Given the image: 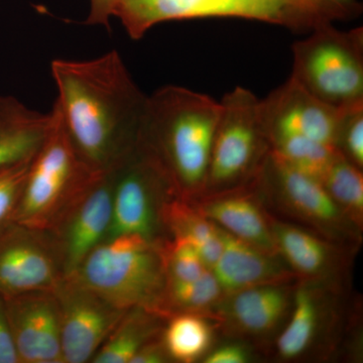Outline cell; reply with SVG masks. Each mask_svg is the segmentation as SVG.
I'll return each mask as SVG.
<instances>
[{"instance_id":"obj_1","label":"cell","mask_w":363,"mask_h":363,"mask_svg":"<svg viewBox=\"0 0 363 363\" xmlns=\"http://www.w3.org/2000/svg\"><path fill=\"white\" fill-rule=\"evenodd\" d=\"M55 106L79 155L99 172H111L138 145L147 96L135 84L121 55L87 61L54 60Z\"/></svg>"},{"instance_id":"obj_2","label":"cell","mask_w":363,"mask_h":363,"mask_svg":"<svg viewBox=\"0 0 363 363\" xmlns=\"http://www.w3.org/2000/svg\"><path fill=\"white\" fill-rule=\"evenodd\" d=\"M220 101L166 86L147 96L138 145L184 194L204 190Z\"/></svg>"},{"instance_id":"obj_3","label":"cell","mask_w":363,"mask_h":363,"mask_svg":"<svg viewBox=\"0 0 363 363\" xmlns=\"http://www.w3.org/2000/svg\"><path fill=\"white\" fill-rule=\"evenodd\" d=\"M50 114L49 130L30 162L14 223L52 233L105 173L79 155L55 105Z\"/></svg>"},{"instance_id":"obj_4","label":"cell","mask_w":363,"mask_h":363,"mask_svg":"<svg viewBox=\"0 0 363 363\" xmlns=\"http://www.w3.org/2000/svg\"><path fill=\"white\" fill-rule=\"evenodd\" d=\"M74 274L121 309L143 308L162 317L166 274L160 245L150 238H107Z\"/></svg>"},{"instance_id":"obj_5","label":"cell","mask_w":363,"mask_h":363,"mask_svg":"<svg viewBox=\"0 0 363 363\" xmlns=\"http://www.w3.org/2000/svg\"><path fill=\"white\" fill-rule=\"evenodd\" d=\"M293 45L292 78L320 101L341 109L363 102V28H312Z\"/></svg>"},{"instance_id":"obj_6","label":"cell","mask_w":363,"mask_h":363,"mask_svg":"<svg viewBox=\"0 0 363 363\" xmlns=\"http://www.w3.org/2000/svg\"><path fill=\"white\" fill-rule=\"evenodd\" d=\"M269 154L260 99L247 88H234L220 101L204 189L219 192L250 183Z\"/></svg>"},{"instance_id":"obj_7","label":"cell","mask_w":363,"mask_h":363,"mask_svg":"<svg viewBox=\"0 0 363 363\" xmlns=\"http://www.w3.org/2000/svg\"><path fill=\"white\" fill-rule=\"evenodd\" d=\"M131 39L171 21L234 18L264 21L294 30L320 25L296 0H121L116 11Z\"/></svg>"},{"instance_id":"obj_8","label":"cell","mask_w":363,"mask_h":363,"mask_svg":"<svg viewBox=\"0 0 363 363\" xmlns=\"http://www.w3.org/2000/svg\"><path fill=\"white\" fill-rule=\"evenodd\" d=\"M54 293L59 306L64 363L91 362L126 310L98 295L75 274L60 279Z\"/></svg>"},{"instance_id":"obj_9","label":"cell","mask_w":363,"mask_h":363,"mask_svg":"<svg viewBox=\"0 0 363 363\" xmlns=\"http://www.w3.org/2000/svg\"><path fill=\"white\" fill-rule=\"evenodd\" d=\"M111 173L112 216L107 238L133 234L152 240L155 204L162 195L174 192L168 178L138 145Z\"/></svg>"},{"instance_id":"obj_10","label":"cell","mask_w":363,"mask_h":363,"mask_svg":"<svg viewBox=\"0 0 363 363\" xmlns=\"http://www.w3.org/2000/svg\"><path fill=\"white\" fill-rule=\"evenodd\" d=\"M58 245L48 231L13 223L0 234V296L54 290L63 278Z\"/></svg>"},{"instance_id":"obj_11","label":"cell","mask_w":363,"mask_h":363,"mask_svg":"<svg viewBox=\"0 0 363 363\" xmlns=\"http://www.w3.org/2000/svg\"><path fill=\"white\" fill-rule=\"evenodd\" d=\"M260 108L269 145L307 140L334 147L340 109L320 101L292 78L260 99Z\"/></svg>"},{"instance_id":"obj_12","label":"cell","mask_w":363,"mask_h":363,"mask_svg":"<svg viewBox=\"0 0 363 363\" xmlns=\"http://www.w3.org/2000/svg\"><path fill=\"white\" fill-rule=\"evenodd\" d=\"M4 298L20 363H64L59 306L54 290Z\"/></svg>"},{"instance_id":"obj_13","label":"cell","mask_w":363,"mask_h":363,"mask_svg":"<svg viewBox=\"0 0 363 363\" xmlns=\"http://www.w3.org/2000/svg\"><path fill=\"white\" fill-rule=\"evenodd\" d=\"M112 173L107 172L51 233L58 245L64 276L77 272L88 255L108 235L112 216Z\"/></svg>"},{"instance_id":"obj_14","label":"cell","mask_w":363,"mask_h":363,"mask_svg":"<svg viewBox=\"0 0 363 363\" xmlns=\"http://www.w3.org/2000/svg\"><path fill=\"white\" fill-rule=\"evenodd\" d=\"M262 177L286 204L308 220L324 226H335L341 221L342 210L321 181L292 168L272 152Z\"/></svg>"},{"instance_id":"obj_15","label":"cell","mask_w":363,"mask_h":363,"mask_svg":"<svg viewBox=\"0 0 363 363\" xmlns=\"http://www.w3.org/2000/svg\"><path fill=\"white\" fill-rule=\"evenodd\" d=\"M223 248L214 264L215 278L224 293L233 294L252 286L281 283L288 272L264 252L223 230Z\"/></svg>"},{"instance_id":"obj_16","label":"cell","mask_w":363,"mask_h":363,"mask_svg":"<svg viewBox=\"0 0 363 363\" xmlns=\"http://www.w3.org/2000/svg\"><path fill=\"white\" fill-rule=\"evenodd\" d=\"M197 209L231 235L272 255L278 252L274 233L255 198L247 193L219 191Z\"/></svg>"},{"instance_id":"obj_17","label":"cell","mask_w":363,"mask_h":363,"mask_svg":"<svg viewBox=\"0 0 363 363\" xmlns=\"http://www.w3.org/2000/svg\"><path fill=\"white\" fill-rule=\"evenodd\" d=\"M50 123L51 114L40 113L16 98L0 95V169L35 156Z\"/></svg>"},{"instance_id":"obj_18","label":"cell","mask_w":363,"mask_h":363,"mask_svg":"<svg viewBox=\"0 0 363 363\" xmlns=\"http://www.w3.org/2000/svg\"><path fill=\"white\" fill-rule=\"evenodd\" d=\"M233 295L227 305V315L240 330L264 334L274 329L289 306L288 292L279 283L245 289Z\"/></svg>"},{"instance_id":"obj_19","label":"cell","mask_w":363,"mask_h":363,"mask_svg":"<svg viewBox=\"0 0 363 363\" xmlns=\"http://www.w3.org/2000/svg\"><path fill=\"white\" fill-rule=\"evenodd\" d=\"M161 216L174 238L190 243L205 266L213 269L223 248V231L197 209L180 200L164 203Z\"/></svg>"},{"instance_id":"obj_20","label":"cell","mask_w":363,"mask_h":363,"mask_svg":"<svg viewBox=\"0 0 363 363\" xmlns=\"http://www.w3.org/2000/svg\"><path fill=\"white\" fill-rule=\"evenodd\" d=\"M157 316L143 308L126 310L91 362L130 363L136 352L156 336Z\"/></svg>"},{"instance_id":"obj_21","label":"cell","mask_w":363,"mask_h":363,"mask_svg":"<svg viewBox=\"0 0 363 363\" xmlns=\"http://www.w3.org/2000/svg\"><path fill=\"white\" fill-rule=\"evenodd\" d=\"M278 252L296 272L316 276L330 264V250L323 241L298 227L276 224L272 228Z\"/></svg>"},{"instance_id":"obj_22","label":"cell","mask_w":363,"mask_h":363,"mask_svg":"<svg viewBox=\"0 0 363 363\" xmlns=\"http://www.w3.org/2000/svg\"><path fill=\"white\" fill-rule=\"evenodd\" d=\"M212 340L207 322L196 313H178L171 318L164 330V343L169 357L190 363L204 355Z\"/></svg>"},{"instance_id":"obj_23","label":"cell","mask_w":363,"mask_h":363,"mask_svg":"<svg viewBox=\"0 0 363 363\" xmlns=\"http://www.w3.org/2000/svg\"><path fill=\"white\" fill-rule=\"evenodd\" d=\"M320 181L342 212L350 215L357 223L362 221V169L338 155Z\"/></svg>"},{"instance_id":"obj_24","label":"cell","mask_w":363,"mask_h":363,"mask_svg":"<svg viewBox=\"0 0 363 363\" xmlns=\"http://www.w3.org/2000/svg\"><path fill=\"white\" fill-rule=\"evenodd\" d=\"M223 293L211 269L199 278L185 283L166 284L162 316L178 313H195L216 303Z\"/></svg>"},{"instance_id":"obj_25","label":"cell","mask_w":363,"mask_h":363,"mask_svg":"<svg viewBox=\"0 0 363 363\" xmlns=\"http://www.w3.org/2000/svg\"><path fill=\"white\" fill-rule=\"evenodd\" d=\"M318 323L316 301L307 289H300L296 294L295 308L288 326L278 340L281 357H298L311 344Z\"/></svg>"},{"instance_id":"obj_26","label":"cell","mask_w":363,"mask_h":363,"mask_svg":"<svg viewBox=\"0 0 363 363\" xmlns=\"http://www.w3.org/2000/svg\"><path fill=\"white\" fill-rule=\"evenodd\" d=\"M166 284L185 283L199 278L208 267L199 253L187 241L174 238L160 245Z\"/></svg>"},{"instance_id":"obj_27","label":"cell","mask_w":363,"mask_h":363,"mask_svg":"<svg viewBox=\"0 0 363 363\" xmlns=\"http://www.w3.org/2000/svg\"><path fill=\"white\" fill-rule=\"evenodd\" d=\"M334 147L351 164L363 167V102L339 111Z\"/></svg>"},{"instance_id":"obj_28","label":"cell","mask_w":363,"mask_h":363,"mask_svg":"<svg viewBox=\"0 0 363 363\" xmlns=\"http://www.w3.org/2000/svg\"><path fill=\"white\" fill-rule=\"evenodd\" d=\"M33 157L0 169V234L14 223Z\"/></svg>"},{"instance_id":"obj_29","label":"cell","mask_w":363,"mask_h":363,"mask_svg":"<svg viewBox=\"0 0 363 363\" xmlns=\"http://www.w3.org/2000/svg\"><path fill=\"white\" fill-rule=\"evenodd\" d=\"M319 23L350 21L362 13L359 0H296Z\"/></svg>"},{"instance_id":"obj_30","label":"cell","mask_w":363,"mask_h":363,"mask_svg":"<svg viewBox=\"0 0 363 363\" xmlns=\"http://www.w3.org/2000/svg\"><path fill=\"white\" fill-rule=\"evenodd\" d=\"M0 363H20L11 338L6 302L0 296Z\"/></svg>"},{"instance_id":"obj_31","label":"cell","mask_w":363,"mask_h":363,"mask_svg":"<svg viewBox=\"0 0 363 363\" xmlns=\"http://www.w3.org/2000/svg\"><path fill=\"white\" fill-rule=\"evenodd\" d=\"M121 0H90V11L85 25L102 26L109 28V21Z\"/></svg>"},{"instance_id":"obj_32","label":"cell","mask_w":363,"mask_h":363,"mask_svg":"<svg viewBox=\"0 0 363 363\" xmlns=\"http://www.w3.org/2000/svg\"><path fill=\"white\" fill-rule=\"evenodd\" d=\"M248 360V353L242 346L224 345L207 355L206 363H245Z\"/></svg>"},{"instance_id":"obj_33","label":"cell","mask_w":363,"mask_h":363,"mask_svg":"<svg viewBox=\"0 0 363 363\" xmlns=\"http://www.w3.org/2000/svg\"><path fill=\"white\" fill-rule=\"evenodd\" d=\"M164 343L154 339L149 341L136 352L130 363H162L167 362L168 357Z\"/></svg>"}]
</instances>
